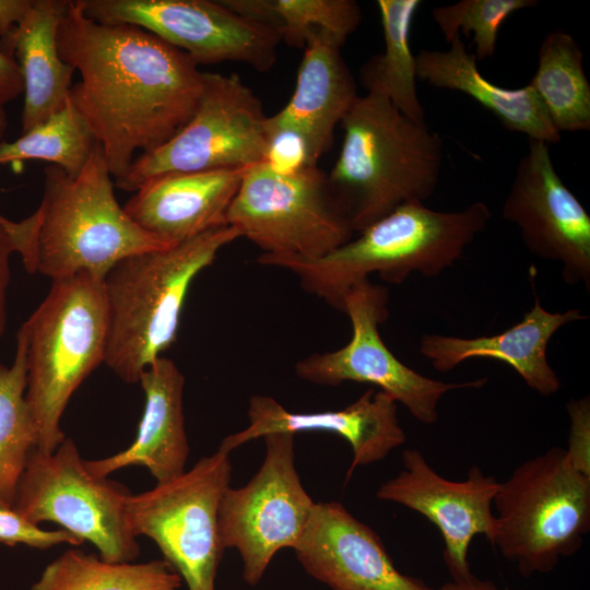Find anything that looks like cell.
Returning a JSON list of instances; mask_svg holds the SVG:
<instances>
[{
  "instance_id": "cell-27",
  "label": "cell",
  "mask_w": 590,
  "mask_h": 590,
  "mask_svg": "<svg viewBox=\"0 0 590 590\" xmlns=\"http://www.w3.org/2000/svg\"><path fill=\"white\" fill-rule=\"evenodd\" d=\"M181 583L165 559L113 563L70 548L44 568L31 590H179Z\"/></svg>"
},
{
  "instance_id": "cell-34",
  "label": "cell",
  "mask_w": 590,
  "mask_h": 590,
  "mask_svg": "<svg viewBox=\"0 0 590 590\" xmlns=\"http://www.w3.org/2000/svg\"><path fill=\"white\" fill-rule=\"evenodd\" d=\"M570 420L568 447L565 449L570 464L590 476V399H571L566 404Z\"/></svg>"
},
{
  "instance_id": "cell-35",
  "label": "cell",
  "mask_w": 590,
  "mask_h": 590,
  "mask_svg": "<svg viewBox=\"0 0 590 590\" xmlns=\"http://www.w3.org/2000/svg\"><path fill=\"white\" fill-rule=\"evenodd\" d=\"M15 222L0 214V337L5 332L8 322V288L11 280L10 258L16 252L14 237Z\"/></svg>"
},
{
  "instance_id": "cell-9",
  "label": "cell",
  "mask_w": 590,
  "mask_h": 590,
  "mask_svg": "<svg viewBox=\"0 0 590 590\" xmlns=\"http://www.w3.org/2000/svg\"><path fill=\"white\" fill-rule=\"evenodd\" d=\"M231 479L229 453L217 449L179 476L128 498L130 530L157 545L188 590H216L225 551L219 535V507Z\"/></svg>"
},
{
  "instance_id": "cell-23",
  "label": "cell",
  "mask_w": 590,
  "mask_h": 590,
  "mask_svg": "<svg viewBox=\"0 0 590 590\" xmlns=\"http://www.w3.org/2000/svg\"><path fill=\"white\" fill-rule=\"evenodd\" d=\"M447 50L422 49L416 56V78L437 88L463 93L494 114L503 126L528 135L529 140L555 144L560 133L553 126L534 88H505L488 81L479 71L460 34Z\"/></svg>"
},
{
  "instance_id": "cell-8",
  "label": "cell",
  "mask_w": 590,
  "mask_h": 590,
  "mask_svg": "<svg viewBox=\"0 0 590 590\" xmlns=\"http://www.w3.org/2000/svg\"><path fill=\"white\" fill-rule=\"evenodd\" d=\"M227 222L266 257H323L355 234L328 174L317 166L291 175L261 163L249 166Z\"/></svg>"
},
{
  "instance_id": "cell-30",
  "label": "cell",
  "mask_w": 590,
  "mask_h": 590,
  "mask_svg": "<svg viewBox=\"0 0 590 590\" xmlns=\"http://www.w3.org/2000/svg\"><path fill=\"white\" fill-rule=\"evenodd\" d=\"M282 42L304 48L316 32L330 34L343 45L361 24L362 10L354 0H271Z\"/></svg>"
},
{
  "instance_id": "cell-33",
  "label": "cell",
  "mask_w": 590,
  "mask_h": 590,
  "mask_svg": "<svg viewBox=\"0 0 590 590\" xmlns=\"http://www.w3.org/2000/svg\"><path fill=\"white\" fill-rule=\"evenodd\" d=\"M0 543L9 546L23 544L37 550H48L60 544L72 546L83 544L64 529L49 531L39 528L13 507H0Z\"/></svg>"
},
{
  "instance_id": "cell-1",
  "label": "cell",
  "mask_w": 590,
  "mask_h": 590,
  "mask_svg": "<svg viewBox=\"0 0 590 590\" xmlns=\"http://www.w3.org/2000/svg\"><path fill=\"white\" fill-rule=\"evenodd\" d=\"M57 46L80 74L69 99L101 145L115 181L135 153L169 140L192 116L204 72L187 54L130 24H104L69 0Z\"/></svg>"
},
{
  "instance_id": "cell-10",
  "label": "cell",
  "mask_w": 590,
  "mask_h": 590,
  "mask_svg": "<svg viewBox=\"0 0 590 590\" xmlns=\"http://www.w3.org/2000/svg\"><path fill=\"white\" fill-rule=\"evenodd\" d=\"M131 493L85 467L75 442L66 439L50 453L35 449L22 475L13 508L33 523L54 522L90 542L107 562H134L140 554L127 519Z\"/></svg>"
},
{
  "instance_id": "cell-32",
  "label": "cell",
  "mask_w": 590,
  "mask_h": 590,
  "mask_svg": "<svg viewBox=\"0 0 590 590\" xmlns=\"http://www.w3.org/2000/svg\"><path fill=\"white\" fill-rule=\"evenodd\" d=\"M260 163L280 175L296 174L317 166L304 132L294 126L276 121L272 116L266 120V144Z\"/></svg>"
},
{
  "instance_id": "cell-26",
  "label": "cell",
  "mask_w": 590,
  "mask_h": 590,
  "mask_svg": "<svg viewBox=\"0 0 590 590\" xmlns=\"http://www.w3.org/2000/svg\"><path fill=\"white\" fill-rule=\"evenodd\" d=\"M582 61L579 44L562 30L547 33L539 49L529 84L559 133L590 129V84Z\"/></svg>"
},
{
  "instance_id": "cell-20",
  "label": "cell",
  "mask_w": 590,
  "mask_h": 590,
  "mask_svg": "<svg viewBox=\"0 0 590 590\" xmlns=\"http://www.w3.org/2000/svg\"><path fill=\"white\" fill-rule=\"evenodd\" d=\"M248 167L157 176L123 209L139 227L174 246L228 225V210Z\"/></svg>"
},
{
  "instance_id": "cell-13",
  "label": "cell",
  "mask_w": 590,
  "mask_h": 590,
  "mask_svg": "<svg viewBox=\"0 0 590 590\" xmlns=\"http://www.w3.org/2000/svg\"><path fill=\"white\" fill-rule=\"evenodd\" d=\"M263 440L260 469L246 485L226 489L217 518L223 548L238 552L243 579L252 587L279 551L297 545L316 504L295 465V435L273 433Z\"/></svg>"
},
{
  "instance_id": "cell-22",
  "label": "cell",
  "mask_w": 590,
  "mask_h": 590,
  "mask_svg": "<svg viewBox=\"0 0 590 590\" xmlns=\"http://www.w3.org/2000/svg\"><path fill=\"white\" fill-rule=\"evenodd\" d=\"M342 46L330 34H310L303 48L293 95L272 116L304 132L316 163L331 149L335 127L358 96L355 79L341 54Z\"/></svg>"
},
{
  "instance_id": "cell-37",
  "label": "cell",
  "mask_w": 590,
  "mask_h": 590,
  "mask_svg": "<svg viewBox=\"0 0 590 590\" xmlns=\"http://www.w3.org/2000/svg\"><path fill=\"white\" fill-rule=\"evenodd\" d=\"M23 94V81L14 58L0 49V106L15 101Z\"/></svg>"
},
{
  "instance_id": "cell-14",
  "label": "cell",
  "mask_w": 590,
  "mask_h": 590,
  "mask_svg": "<svg viewBox=\"0 0 590 590\" xmlns=\"http://www.w3.org/2000/svg\"><path fill=\"white\" fill-rule=\"evenodd\" d=\"M90 19L130 24L157 36L199 64L246 63L267 72L275 63L282 35L247 20L223 0H78Z\"/></svg>"
},
{
  "instance_id": "cell-25",
  "label": "cell",
  "mask_w": 590,
  "mask_h": 590,
  "mask_svg": "<svg viewBox=\"0 0 590 590\" xmlns=\"http://www.w3.org/2000/svg\"><path fill=\"white\" fill-rule=\"evenodd\" d=\"M418 0H378L385 49L370 57L361 69L366 93L386 96L402 114L424 121L425 111L416 88V61L410 34Z\"/></svg>"
},
{
  "instance_id": "cell-38",
  "label": "cell",
  "mask_w": 590,
  "mask_h": 590,
  "mask_svg": "<svg viewBox=\"0 0 590 590\" xmlns=\"http://www.w3.org/2000/svg\"><path fill=\"white\" fill-rule=\"evenodd\" d=\"M437 590H499L492 580H483L471 574L462 580H451Z\"/></svg>"
},
{
  "instance_id": "cell-19",
  "label": "cell",
  "mask_w": 590,
  "mask_h": 590,
  "mask_svg": "<svg viewBox=\"0 0 590 590\" xmlns=\"http://www.w3.org/2000/svg\"><path fill=\"white\" fill-rule=\"evenodd\" d=\"M534 304L522 319L494 335L474 338L425 333L420 339V354L434 369L449 371L473 358H492L509 365L524 384L541 396L557 393L562 384L547 359V345L564 326L588 318L579 308L548 311L535 290V269H530Z\"/></svg>"
},
{
  "instance_id": "cell-12",
  "label": "cell",
  "mask_w": 590,
  "mask_h": 590,
  "mask_svg": "<svg viewBox=\"0 0 590 590\" xmlns=\"http://www.w3.org/2000/svg\"><path fill=\"white\" fill-rule=\"evenodd\" d=\"M389 293L369 279L355 283L343 297L352 326L350 341L335 351L314 353L295 364L300 379L321 386L345 381L370 384L401 403L421 423L438 421L441 398L453 390L480 389L488 381L477 378L446 382L426 377L402 363L385 344L379 326L389 315Z\"/></svg>"
},
{
  "instance_id": "cell-17",
  "label": "cell",
  "mask_w": 590,
  "mask_h": 590,
  "mask_svg": "<svg viewBox=\"0 0 590 590\" xmlns=\"http://www.w3.org/2000/svg\"><path fill=\"white\" fill-rule=\"evenodd\" d=\"M293 551L304 570L331 590H435L399 571L379 535L338 502L315 504Z\"/></svg>"
},
{
  "instance_id": "cell-4",
  "label": "cell",
  "mask_w": 590,
  "mask_h": 590,
  "mask_svg": "<svg viewBox=\"0 0 590 590\" xmlns=\"http://www.w3.org/2000/svg\"><path fill=\"white\" fill-rule=\"evenodd\" d=\"M240 237L238 228L226 225L127 256L110 268L103 279L108 321L104 364L123 382L139 384L141 374L175 342L192 281Z\"/></svg>"
},
{
  "instance_id": "cell-11",
  "label": "cell",
  "mask_w": 590,
  "mask_h": 590,
  "mask_svg": "<svg viewBox=\"0 0 590 590\" xmlns=\"http://www.w3.org/2000/svg\"><path fill=\"white\" fill-rule=\"evenodd\" d=\"M266 120L261 99L237 73L204 72L201 96L187 123L161 146L139 154L115 186L135 192L165 174L258 164L264 152Z\"/></svg>"
},
{
  "instance_id": "cell-15",
  "label": "cell",
  "mask_w": 590,
  "mask_h": 590,
  "mask_svg": "<svg viewBox=\"0 0 590 590\" xmlns=\"http://www.w3.org/2000/svg\"><path fill=\"white\" fill-rule=\"evenodd\" d=\"M502 215L518 227L531 253L560 266L567 285L589 292L590 216L557 174L550 144L529 140Z\"/></svg>"
},
{
  "instance_id": "cell-7",
  "label": "cell",
  "mask_w": 590,
  "mask_h": 590,
  "mask_svg": "<svg viewBox=\"0 0 590 590\" xmlns=\"http://www.w3.org/2000/svg\"><path fill=\"white\" fill-rule=\"evenodd\" d=\"M493 507L492 544L523 577L548 574L579 551L590 530V476L553 447L500 482Z\"/></svg>"
},
{
  "instance_id": "cell-3",
  "label": "cell",
  "mask_w": 590,
  "mask_h": 590,
  "mask_svg": "<svg viewBox=\"0 0 590 590\" xmlns=\"http://www.w3.org/2000/svg\"><path fill=\"white\" fill-rule=\"evenodd\" d=\"M340 126L330 187L355 233L410 202H425L439 182L442 141L425 121L378 93L357 96Z\"/></svg>"
},
{
  "instance_id": "cell-6",
  "label": "cell",
  "mask_w": 590,
  "mask_h": 590,
  "mask_svg": "<svg viewBox=\"0 0 590 590\" xmlns=\"http://www.w3.org/2000/svg\"><path fill=\"white\" fill-rule=\"evenodd\" d=\"M43 199L34 212V273L51 281L87 272L104 278L122 258L170 247L139 227L115 196V182L97 143L76 176L44 169Z\"/></svg>"
},
{
  "instance_id": "cell-36",
  "label": "cell",
  "mask_w": 590,
  "mask_h": 590,
  "mask_svg": "<svg viewBox=\"0 0 590 590\" xmlns=\"http://www.w3.org/2000/svg\"><path fill=\"white\" fill-rule=\"evenodd\" d=\"M31 4L32 0H0V49L12 58L13 37Z\"/></svg>"
},
{
  "instance_id": "cell-16",
  "label": "cell",
  "mask_w": 590,
  "mask_h": 590,
  "mask_svg": "<svg viewBox=\"0 0 590 590\" xmlns=\"http://www.w3.org/2000/svg\"><path fill=\"white\" fill-rule=\"evenodd\" d=\"M403 470L384 482L376 497L412 509L440 531L444 543V560L452 580H462L472 571L468 551L476 535L493 542L496 517L494 497L499 483L485 475L479 467H472L463 481H450L438 474L415 448L402 453Z\"/></svg>"
},
{
  "instance_id": "cell-18",
  "label": "cell",
  "mask_w": 590,
  "mask_h": 590,
  "mask_svg": "<svg viewBox=\"0 0 590 590\" xmlns=\"http://www.w3.org/2000/svg\"><path fill=\"white\" fill-rule=\"evenodd\" d=\"M247 415L248 426L224 437L220 450L231 453L273 433L329 432L344 438L353 451L345 484L356 468L384 460L406 440L398 418V403L381 390L368 389L340 410L311 413L292 412L270 396L255 394L249 399Z\"/></svg>"
},
{
  "instance_id": "cell-2",
  "label": "cell",
  "mask_w": 590,
  "mask_h": 590,
  "mask_svg": "<svg viewBox=\"0 0 590 590\" xmlns=\"http://www.w3.org/2000/svg\"><path fill=\"white\" fill-rule=\"evenodd\" d=\"M491 217L483 201L458 211H437L410 201L323 257L260 255L256 261L292 271L306 292L342 312L345 293L371 273L394 285L412 273L438 276L463 256Z\"/></svg>"
},
{
  "instance_id": "cell-29",
  "label": "cell",
  "mask_w": 590,
  "mask_h": 590,
  "mask_svg": "<svg viewBox=\"0 0 590 590\" xmlns=\"http://www.w3.org/2000/svg\"><path fill=\"white\" fill-rule=\"evenodd\" d=\"M97 141L84 118L70 99L46 120L21 133L13 141L0 143V165L15 170L28 160H39L76 176L87 164Z\"/></svg>"
},
{
  "instance_id": "cell-31",
  "label": "cell",
  "mask_w": 590,
  "mask_h": 590,
  "mask_svg": "<svg viewBox=\"0 0 590 590\" xmlns=\"http://www.w3.org/2000/svg\"><path fill=\"white\" fill-rule=\"evenodd\" d=\"M538 3L536 0H461L435 7L432 16L447 43L457 34H472L476 60L487 59L495 54L503 23L516 11Z\"/></svg>"
},
{
  "instance_id": "cell-24",
  "label": "cell",
  "mask_w": 590,
  "mask_h": 590,
  "mask_svg": "<svg viewBox=\"0 0 590 590\" xmlns=\"http://www.w3.org/2000/svg\"><path fill=\"white\" fill-rule=\"evenodd\" d=\"M69 0H32L12 40L23 81L21 131L25 133L60 110L69 99L75 70L64 62L57 32Z\"/></svg>"
},
{
  "instance_id": "cell-39",
  "label": "cell",
  "mask_w": 590,
  "mask_h": 590,
  "mask_svg": "<svg viewBox=\"0 0 590 590\" xmlns=\"http://www.w3.org/2000/svg\"><path fill=\"white\" fill-rule=\"evenodd\" d=\"M8 127L7 111L3 106H0V138L4 134Z\"/></svg>"
},
{
  "instance_id": "cell-21",
  "label": "cell",
  "mask_w": 590,
  "mask_h": 590,
  "mask_svg": "<svg viewBox=\"0 0 590 590\" xmlns=\"http://www.w3.org/2000/svg\"><path fill=\"white\" fill-rule=\"evenodd\" d=\"M145 403L132 444L113 456L84 460L96 476L108 477L126 467H145L156 483L186 471L190 448L185 428V377L177 365L161 356L140 376Z\"/></svg>"
},
{
  "instance_id": "cell-28",
  "label": "cell",
  "mask_w": 590,
  "mask_h": 590,
  "mask_svg": "<svg viewBox=\"0 0 590 590\" xmlns=\"http://www.w3.org/2000/svg\"><path fill=\"white\" fill-rule=\"evenodd\" d=\"M26 338L20 328L14 359L0 363V507H13L17 487L33 451L37 432L25 399Z\"/></svg>"
},
{
  "instance_id": "cell-5",
  "label": "cell",
  "mask_w": 590,
  "mask_h": 590,
  "mask_svg": "<svg viewBox=\"0 0 590 590\" xmlns=\"http://www.w3.org/2000/svg\"><path fill=\"white\" fill-rule=\"evenodd\" d=\"M103 279L82 272L51 281L46 297L21 326L26 338L25 399L42 452L55 451L66 439L60 423L71 397L105 362Z\"/></svg>"
}]
</instances>
